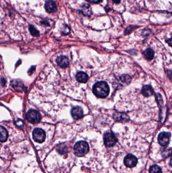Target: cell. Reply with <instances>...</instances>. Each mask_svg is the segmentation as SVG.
<instances>
[{
    "instance_id": "cell-1",
    "label": "cell",
    "mask_w": 172,
    "mask_h": 173,
    "mask_svg": "<svg viewBox=\"0 0 172 173\" xmlns=\"http://www.w3.org/2000/svg\"><path fill=\"white\" fill-rule=\"evenodd\" d=\"M93 91L96 97L105 98L109 94L110 88L106 82H97L93 86Z\"/></svg>"
},
{
    "instance_id": "cell-2",
    "label": "cell",
    "mask_w": 172,
    "mask_h": 173,
    "mask_svg": "<svg viewBox=\"0 0 172 173\" xmlns=\"http://www.w3.org/2000/svg\"><path fill=\"white\" fill-rule=\"evenodd\" d=\"M74 153L78 157H82L86 155L89 151L88 144L86 142L80 141L77 142L74 147Z\"/></svg>"
},
{
    "instance_id": "cell-3",
    "label": "cell",
    "mask_w": 172,
    "mask_h": 173,
    "mask_svg": "<svg viewBox=\"0 0 172 173\" xmlns=\"http://www.w3.org/2000/svg\"><path fill=\"white\" fill-rule=\"evenodd\" d=\"M26 118L29 123L37 124L41 121V116L40 114L37 110L30 109L26 114Z\"/></svg>"
},
{
    "instance_id": "cell-4",
    "label": "cell",
    "mask_w": 172,
    "mask_h": 173,
    "mask_svg": "<svg viewBox=\"0 0 172 173\" xmlns=\"http://www.w3.org/2000/svg\"><path fill=\"white\" fill-rule=\"evenodd\" d=\"M104 140L105 146L109 147L114 146L117 141L115 135L110 132L105 133L104 136Z\"/></svg>"
},
{
    "instance_id": "cell-5",
    "label": "cell",
    "mask_w": 172,
    "mask_h": 173,
    "mask_svg": "<svg viewBox=\"0 0 172 173\" xmlns=\"http://www.w3.org/2000/svg\"><path fill=\"white\" fill-rule=\"evenodd\" d=\"M32 136L34 140L38 143H43L46 139L44 131L40 128L35 129L33 131Z\"/></svg>"
},
{
    "instance_id": "cell-6",
    "label": "cell",
    "mask_w": 172,
    "mask_h": 173,
    "mask_svg": "<svg viewBox=\"0 0 172 173\" xmlns=\"http://www.w3.org/2000/svg\"><path fill=\"white\" fill-rule=\"evenodd\" d=\"M171 134L168 132H161L158 136V142L160 145L166 146L169 143Z\"/></svg>"
},
{
    "instance_id": "cell-7",
    "label": "cell",
    "mask_w": 172,
    "mask_h": 173,
    "mask_svg": "<svg viewBox=\"0 0 172 173\" xmlns=\"http://www.w3.org/2000/svg\"><path fill=\"white\" fill-rule=\"evenodd\" d=\"M124 162L125 165L128 167H134L137 165V159L134 155L129 154L124 158Z\"/></svg>"
},
{
    "instance_id": "cell-8",
    "label": "cell",
    "mask_w": 172,
    "mask_h": 173,
    "mask_svg": "<svg viewBox=\"0 0 172 173\" xmlns=\"http://www.w3.org/2000/svg\"><path fill=\"white\" fill-rule=\"evenodd\" d=\"M44 7L48 13H55L57 10V7L53 0H47Z\"/></svg>"
},
{
    "instance_id": "cell-9",
    "label": "cell",
    "mask_w": 172,
    "mask_h": 173,
    "mask_svg": "<svg viewBox=\"0 0 172 173\" xmlns=\"http://www.w3.org/2000/svg\"><path fill=\"white\" fill-rule=\"evenodd\" d=\"M71 115L74 119H78L83 117V110L79 106L74 107L71 110Z\"/></svg>"
},
{
    "instance_id": "cell-10",
    "label": "cell",
    "mask_w": 172,
    "mask_h": 173,
    "mask_svg": "<svg viewBox=\"0 0 172 173\" xmlns=\"http://www.w3.org/2000/svg\"><path fill=\"white\" fill-rule=\"evenodd\" d=\"M56 62L57 63L58 65L62 68H65V67H67L69 64L68 58L66 56H63V55L59 56L57 58Z\"/></svg>"
},
{
    "instance_id": "cell-11",
    "label": "cell",
    "mask_w": 172,
    "mask_h": 173,
    "mask_svg": "<svg viewBox=\"0 0 172 173\" xmlns=\"http://www.w3.org/2000/svg\"><path fill=\"white\" fill-rule=\"evenodd\" d=\"M76 78L78 82L81 83H86L88 79V76L86 73L83 71H80L76 74Z\"/></svg>"
},
{
    "instance_id": "cell-12",
    "label": "cell",
    "mask_w": 172,
    "mask_h": 173,
    "mask_svg": "<svg viewBox=\"0 0 172 173\" xmlns=\"http://www.w3.org/2000/svg\"><path fill=\"white\" fill-rule=\"evenodd\" d=\"M114 117L116 121L121 122L127 121L129 119V117L126 114L123 113H115L114 114Z\"/></svg>"
},
{
    "instance_id": "cell-13",
    "label": "cell",
    "mask_w": 172,
    "mask_h": 173,
    "mask_svg": "<svg viewBox=\"0 0 172 173\" xmlns=\"http://www.w3.org/2000/svg\"><path fill=\"white\" fill-rule=\"evenodd\" d=\"M141 93L144 96L150 97V96L153 95L154 90L152 89V87L150 85H145L143 87Z\"/></svg>"
},
{
    "instance_id": "cell-14",
    "label": "cell",
    "mask_w": 172,
    "mask_h": 173,
    "mask_svg": "<svg viewBox=\"0 0 172 173\" xmlns=\"http://www.w3.org/2000/svg\"><path fill=\"white\" fill-rule=\"evenodd\" d=\"M8 132L4 127L0 126V141L2 142H5L7 139Z\"/></svg>"
},
{
    "instance_id": "cell-15",
    "label": "cell",
    "mask_w": 172,
    "mask_h": 173,
    "mask_svg": "<svg viewBox=\"0 0 172 173\" xmlns=\"http://www.w3.org/2000/svg\"><path fill=\"white\" fill-rule=\"evenodd\" d=\"M11 85L17 91H21L24 90V86L23 85V83L20 81L17 80H13L11 83Z\"/></svg>"
},
{
    "instance_id": "cell-16",
    "label": "cell",
    "mask_w": 172,
    "mask_h": 173,
    "mask_svg": "<svg viewBox=\"0 0 172 173\" xmlns=\"http://www.w3.org/2000/svg\"><path fill=\"white\" fill-rule=\"evenodd\" d=\"M144 57L148 60H151L154 57V50L151 48H148L143 52Z\"/></svg>"
},
{
    "instance_id": "cell-17",
    "label": "cell",
    "mask_w": 172,
    "mask_h": 173,
    "mask_svg": "<svg viewBox=\"0 0 172 173\" xmlns=\"http://www.w3.org/2000/svg\"><path fill=\"white\" fill-rule=\"evenodd\" d=\"M82 13L86 16H90L91 14V7L88 4H84L81 8Z\"/></svg>"
},
{
    "instance_id": "cell-18",
    "label": "cell",
    "mask_w": 172,
    "mask_h": 173,
    "mask_svg": "<svg viewBox=\"0 0 172 173\" xmlns=\"http://www.w3.org/2000/svg\"><path fill=\"white\" fill-rule=\"evenodd\" d=\"M150 173H163L160 167L157 165L152 166L150 169Z\"/></svg>"
},
{
    "instance_id": "cell-19",
    "label": "cell",
    "mask_w": 172,
    "mask_h": 173,
    "mask_svg": "<svg viewBox=\"0 0 172 173\" xmlns=\"http://www.w3.org/2000/svg\"><path fill=\"white\" fill-rule=\"evenodd\" d=\"M29 30L30 34H32V35H33V36L37 37L39 35V31L33 25H30L29 28Z\"/></svg>"
},
{
    "instance_id": "cell-20",
    "label": "cell",
    "mask_w": 172,
    "mask_h": 173,
    "mask_svg": "<svg viewBox=\"0 0 172 173\" xmlns=\"http://www.w3.org/2000/svg\"><path fill=\"white\" fill-rule=\"evenodd\" d=\"M120 79L121 81L127 84L129 83L131 80V78L128 75H122V76H121Z\"/></svg>"
},
{
    "instance_id": "cell-21",
    "label": "cell",
    "mask_w": 172,
    "mask_h": 173,
    "mask_svg": "<svg viewBox=\"0 0 172 173\" xmlns=\"http://www.w3.org/2000/svg\"><path fill=\"white\" fill-rule=\"evenodd\" d=\"M136 27V26H130L129 27H127L125 30V34H129L130 33H131L133 30H134Z\"/></svg>"
},
{
    "instance_id": "cell-22",
    "label": "cell",
    "mask_w": 172,
    "mask_h": 173,
    "mask_svg": "<svg viewBox=\"0 0 172 173\" xmlns=\"http://www.w3.org/2000/svg\"><path fill=\"white\" fill-rule=\"evenodd\" d=\"M70 32V29L68 28V26H67V25H64L62 28V34L64 35H67Z\"/></svg>"
},
{
    "instance_id": "cell-23",
    "label": "cell",
    "mask_w": 172,
    "mask_h": 173,
    "mask_svg": "<svg viewBox=\"0 0 172 173\" xmlns=\"http://www.w3.org/2000/svg\"><path fill=\"white\" fill-rule=\"evenodd\" d=\"M86 1L93 4H98L100 3L103 1V0H86Z\"/></svg>"
},
{
    "instance_id": "cell-24",
    "label": "cell",
    "mask_w": 172,
    "mask_h": 173,
    "mask_svg": "<svg viewBox=\"0 0 172 173\" xmlns=\"http://www.w3.org/2000/svg\"><path fill=\"white\" fill-rule=\"evenodd\" d=\"M113 2L116 4H119L120 3L121 0H113Z\"/></svg>"
}]
</instances>
